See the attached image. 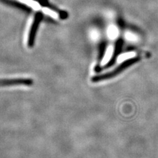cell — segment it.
<instances>
[{
	"label": "cell",
	"mask_w": 158,
	"mask_h": 158,
	"mask_svg": "<svg viewBox=\"0 0 158 158\" xmlns=\"http://www.w3.org/2000/svg\"><path fill=\"white\" fill-rule=\"evenodd\" d=\"M36 24V19L35 18H32L30 20L29 22L27 24V26L26 28V31L24 33V42L26 44H28L30 42V40L31 38V36L34 32L33 30L35 27Z\"/></svg>",
	"instance_id": "obj_4"
},
{
	"label": "cell",
	"mask_w": 158,
	"mask_h": 158,
	"mask_svg": "<svg viewBox=\"0 0 158 158\" xmlns=\"http://www.w3.org/2000/svg\"><path fill=\"white\" fill-rule=\"evenodd\" d=\"M41 10H42V12L44 15H46L52 18V19L57 20L59 19V17H60V15H59V14L57 11H56L55 10H53L49 7H42L41 8Z\"/></svg>",
	"instance_id": "obj_5"
},
{
	"label": "cell",
	"mask_w": 158,
	"mask_h": 158,
	"mask_svg": "<svg viewBox=\"0 0 158 158\" xmlns=\"http://www.w3.org/2000/svg\"><path fill=\"white\" fill-rule=\"evenodd\" d=\"M141 59H142V57L140 56H137V57L127 59V60H125L122 63H121L120 65L113 71L110 73H107L106 74H104V75H102L100 76L94 77L92 78V81L99 82V81H102L104 80H107V79L115 77V76L118 75V74H120L123 71L126 70L127 68L130 67L131 66L134 65L136 63L140 61Z\"/></svg>",
	"instance_id": "obj_1"
},
{
	"label": "cell",
	"mask_w": 158,
	"mask_h": 158,
	"mask_svg": "<svg viewBox=\"0 0 158 158\" xmlns=\"http://www.w3.org/2000/svg\"><path fill=\"white\" fill-rule=\"evenodd\" d=\"M12 1L22 4L24 6L34 10V11H38L42 8L40 3L36 0H12Z\"/></svg>",
	"instance_id": "obj_3"
},
{
	"label": "cell",
	"mask_w": 158,
	"mask_h": 158,
	"mask_svg": "<svg viewBox=\"0 0 158 158\" xmlns=\"http://www.w3.org/2000/svg\"><path fill=\"white\" fill-rule=\"evenodd\" d=\"M32 83V81L29 79L17 78V79H9V80L0 81V86H11V85H30Z\"/></svg>",
	"instance_id": "obj_2"
}]
</instances>
